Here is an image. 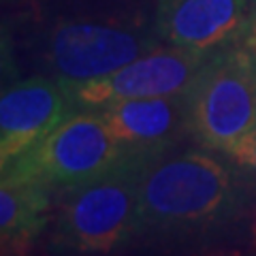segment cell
<instances>
[{"mask_svg": "<svg viewBox=\"0 0 256 256\" xmlns=\"http://www.w3.org/2000/svg\"><path fill=\"white\" fill-rule=\"evenodd\" d=\"M256 175L205 152L160 158L143 173L137 235H186L233 222L252 198Z\"/></svg>", "mask_w": 256, "mask_h": 256, "instance_id": "1", "label": "cell"}, {"mask_svg": "<svg viewBox=\"0 0 256 256\" xmlns=\"http://www.w3.org/2000/svg\"><path fill=\"white\" fill-rule=\"evenodd\" d=\"M152 158L128 154L118 166L64 192L50 235L58 256L107 254L137 235L139 192Z\"/></svg>", "mask_w": 256, "mask_h": 256, "instance_id": "2", "label": "cell"}, {"mask_svg": "<svg viewBox=\"0 0 256 256\" xmlns=\"http://www.w3.org/2000/svg\"><path fill=\"white\" fill-rule=\"evenodd\" d=\"M188 134L226 156L256 130V52L242 43L214 52L186 92Z\"/></svg>", "mask_w": 256, "mask_h": 256, "instance_id": "3", "label": "cell"}, {"mask_svg": "<svg viewBox=\"0 0 256 256\" xmlns=\"http://www.w3.org/2000/svg\"><path fill=\"white\" fill-rule=\"evenodd\" d=\"M128 154L98 111L79 109L0 171L2 180H38L54 192H66L105 175Z\"/></svg>", "mask_w": 256, "mask_h": 256, "instance_id": "4", "label": "cell"}, {"mask_svg": "<svg viewBox=\"0 0 256 256\" xmlns=\"http://www.w3.org/2000/svg\"><path fill=\"white\" fill-rule=\"evenodd\" d=\"M158 47V41L124 24L98 20L60 22L47 36L45 62L56 79H100Z\"/></svg>", "mask_w": 256, "mask_h": 256, "instance_id": "5", "label": "cell"}, {"mask_svg": "<svg viewBox=\"0 0 256 256\" xmlns=\"http://www.w3.org/2000/svg\"><path fill=\"white\" fill-rule=\"evenodd\" d=\"M210 56L162 43L100 79L60 82L66 86L77 109H100L120 100L186 94Z\"/></svg>", "mask_w": 256, "mask_h": 256, "instance_id": "6", "label": "cell"}, {"mask_svg": "<svg viewBox=\"0 0 256 256\" xmlns=\"http://www.w3.org/2000/svg\"><path fill=\"white\" fill-rule=\"evenodd\" d=\"M79 111L60 79L30 77L2 90L0 98V169L38 146Z\"/></svg>", "mask_w": 256, "mask_h": 256, "instance_id": "7", "label": "cell"}, {"mask_svg": "<svg viewBox=\"0 0 256 256\" xmlns=\"http://www.w3.org/2000/svg\"><path fill=\"white\" fill-rule=\"evenodd\" d=\"M250 26V0H158L156 36L164 45L214 54L242 43Z\"/></svg>", "mask_w": 256, "mask_h": 256, "instance_id": "8", "label": "cell"}, {"mask_svg": "<svg viewBox=\"0 0 256 256\" xmlns=\"http://www.w3.org/2000/svg\"><path fill=\"white\" fill-rule=\"evenodd\" d=\"M94 111L126 152L152 160L164 158L188 132L186 94L120 100Z\"/></svg>", "mask_w": 256, "mask_h": 256, "instance_id": "9", "label": "cell"}, {"mask_svg": "<svg viewBox=\"0 0 256 256\" xmlns=\"http://www.w3.org/2000/svg\"><path fill=\"white\" fill-rule=\"evenodd\" d=\"M54 190L38 180L0 182L2 256H24L50 224Z\"/></svg>", "mask_w": 256, "mask_h": 256, "instance_id": "10", "label": "cell"}, {"mask_svg": "<svg viewBox=\"0 0 256 256\" xmlns=\"http://www.w3.org/2000/svg\"><path fill=\"white\" fill-rule=\"evenodd\" d=\"M226 158L233 164H237L239 169L256 175V130H252L246 139L239 141L237 146L226 154Z\"/></svg>", "mask_w": 256, "mask_h": 256, "instance_id": "11", "label": "cell"}, {"mask_svg": "<svg viewBox=\"0 0 256 256\" xmlns=\"http://www.w3.org/2000/svg\"><path fill=\"white\" fill-rule=\"evenodd\" d=\"M192 256H250V254L239 252V250H210V252H198Z\"/></svg>", "mask_w": 256, "mask_h": 256, "instance_id": "12", "label": "cell"}, {"mask_svg": "<svg viewBox=\"0 0 256 256\" xmlns=\"http://www.w3.org/2000/svg\"><path fill=\"white\" fill-rule=\"evenodd\" d=\"M242 45L250 47V50H254V52H256V24H252V26H250V30H248V34L244 36Z\"/></svg>", "mask_w": 256, "mask_h": 256, "instance_id": "13", "label": "cell"}, {"mask_svg": "<svg viewBox=\"0 0 256 256\" xmlns=\"http://www.w3.org/2000/svg\"><path fill=\"white\" fill-rule=\"evenodd\" d=\"M250 237H252V246L256 248V212H254L252 222H250Z\"/></svg>", "mask_w": 256, "mask_h": 256, "instance_id": "14", "label": "cell"}, {"mask_svg": "<svg viewBox=\"0 0 256 256\" xmlns=\"http://www.w3.org/2000/svg\"><path fill=\"white\" fill-rule=\"evenodd\" d=\"M252 4V24H256V0H250Z\"/></svg>", "mask_w": 256, "mask_h": 256, "instance_id": "15", "label": "cell"}]
</instances>
